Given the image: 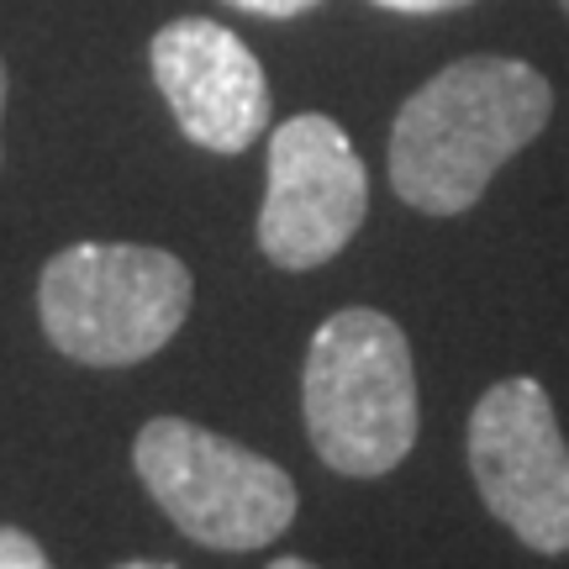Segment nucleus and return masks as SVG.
I'll use <instances>...</instances> for the list:
<instances>
[{"label":"nucleus","instance_id":"1","mask_svg":"<svg viewBox=\"0 0 569 569\" xmlns=\"http://www.w3.org/2000/svg\"><path fill=\"white\" fill-rule=\"evenodd\" d=\"M553 117V84L528 59L475 53L417 84L390 127V184L422 217H459Z\"/></svg>","mask_w":569,"mask_h":569},{"label":"nucleus","instance_id":"2","mask_svg":"<svg viewBox=\"0 0 569 569\" xmlns=\"http://www.w3.org/2000/svg\"><path fill=\"white\" fill-rule=\"evenodd\" d=\"M306 438L332 475L380 480L417 443V369L401 322L375 306L332 311L301 369Z\"/></svg>","mask_w":569,"mask_h":569},{"label":"nucleus","instance_id":"3","mask_svg":"<svg viewBox=\"0 0 569 569\" xmlns=\"http://www.w3.org/2000/svg\"><path fill=\"white\" fill-rule=\"evenodd\" d=\"M190 269L148 243H74L42 264L38 317L63 359L122 369L153 359L190 317Z\"/></svg>","mask_w":569,"mask_h":569},{"label":"nucleus","instance_id":"4","mask_svg":"<svg viewBox=\"0 0 569 569\" xmlns=\"http://www.w3.org/2000/svg\"><path fill=\"white\" fill-rule=\"evenodd\" d=\"M132 469L174 528L217 553H253L296 522V480L274 459L190 417H153L132 443Z\"/></svg>","mask_w":569,"mask_h":569},{"label":"nucleus","instance_id":"5","mask_svg":"<svg viewBox=\"0 0 569 569\" xmlns=\"http://www.w3.org/2000/svg\"><path fill=\"white\" fill-rule=\"evenodd\" d=\"M475 490L532 553H569V443L549 390L511 375L469 411Z\"/></svg>","mask_w":569,"mask_h":569},{"label":"nucleus","instance_id":"6","mask_svg":"<svg viewBox=\"0 0 569 569\" xmlns=\"http://www.w3.org/2000/svg\"><path fill=\"white\" fill-rule=\"evenodd\" d=\"M369 211V174L348 132L322 111H301L269 138V190L259 248L274 269H322L338 259Z\"/></svg>","mask_w":569,"mask_h":569},{"label":"nucleus","instance_id":"7","mask_svg":"<svg viewBox=\"0 0 569 569\" xmlns=\"http://www.w3.org/2000/svg\"><path fill=\"white\" fill-rule=\"evenodd\" d=\"M153 84L180 132L206 153H243L269 127V80L232 27L211 17L163 21L148 42Z\"/></svg>","mask_w":569,"mask_h":569},{"label":"nucleus","instance_id":"8","mask_svg":"<svg viewBox=\"0 0 569 569\" xmlns=\"http://www.w3.org/2000/svg\"><path fill=\"white\" fill-rule=\"evenodd\" d=\"M0 569H53V565H48V553H42L32 532L0 528Z\"/></svg>","mask_w":569,"mask_h":569},{"label":"nucleus","instance_id":"9","mask_svg":"<svg viewBox=\"0 0 569 569\" xmlns=\"http://www.w3.org/2000/svg\"><path fill=\"white\" fill-rule=\"evenodd\" d=\"M232 11H248V17H269V21H290L301 17V11H311L317 0H227Z\"/></svg>","mask_w":569,"mask_h":569},{"label":"nucleus","instance_id":"10","mask_svg":"<svg viewBox=\"0 0 569 569\" xmlns=\"http://www.w3.org/2000/svg\"><path fill=\"white\" fill-rule=\"evenodd\" d=\"M386 11H401V17H438V11H465L475 0H375Z\"/></svg>","mask_w":569,"mask_h":569},{"label":"nucleus","instance_id":"11","mask_svg":"<svg viewBox=\"0 0 569 569\" xmlns=\"http://www.w3.org/2000/svg\"><path fill=\"white\" fill-rule=\"evenodd\" d=\"M269 569H317V565H306V559H274Z\"/></svg>","mask_w":569,"mask_h":569},{"label":"nucleus","instance_id":"12","mask_svg":"<svg viewBox=\"0 0 569 569\" xmlns=\"http://www.w3.org/2000/svg\"><path fill=\"white\" fill-rule=\"evenodd\" d=\"M0 117H6V63H0Z\"/></svg>","mask_w":569,"mask_h":569},{"label":"nucleus","instance_id":"13","mask_svg":"<svg viewBox=\"0 0 569 569\" xmlns=\"http://www.w3.org/2000/svg\"><path fill=\"white\" fill-rule=\"evenodd\" d=\"M127 569H142V565H127ZM163 569H174V565H163Z\"/></svg>","mask_w":569,"mask_h":569},{"label":"nucleus","instance_id":"14","mask_svg":"<svg viewBox=\"0 0 569 569\" xmlns=\"http://www.w3.org/2000/svg\"><path fill=\"white\" fill-rule=\"evenodd\" d=\"M559 6H565V11H569V0H559Z\"/></svg>","mask_w":569,"mask_h":569}]
</instances>
